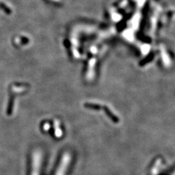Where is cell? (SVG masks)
I'll use <instances>...</instances> for the list:
<instances>
[{
  "instance_id": "1",
  "label": "cell",
  "mask_w": 175,
  "mask_h": 175,
  "mask_svg": "<svg viewBox=\"0 0 175 175\" xmlns=\"http://www.w3.org/2000/svg\"><path fill=\"white\" fill-rule=\"evenodd\" d=\"M72 156L69 152L66 151L63 153L60 158L57 168L55 172V175H66L69 168L72 163Z\"/></svg>"
},
{
  "instance_id": "2",
  "label": "cell",
  "mask_w": 175,
  "mask_h": 175,
  "mask_svg": "<svg viewBox=\"0 0 175 175\" xmlns=\"http://www.w3.org/2000/svg\"><path fill=\"white\" fill-rule=\"evenodd\" d=\"M42 164H43L42 151L40 150H36L32 155L31 175H42Z\"/></svg>"
}]
</instances>
